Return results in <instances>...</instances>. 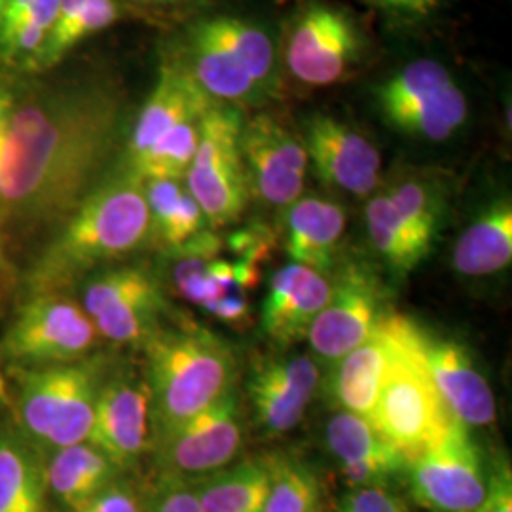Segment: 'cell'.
Instances as JSON below:
<instances>
[{
  "label": "cell",
  "instance_id": "6da1fadb",
  "mask_svg": "<svg viewBox=\"0 0 512 512\" xmlns=\"http://www.w3.org/2000/svg\"><path fill=\"white\" fill-rule=\"evenodd\" d=\"M124 101L103 80L40 84L14 95L0 160V228L19 236L57 230L109 171Z\"/></svg>",
  "mask_w": 512,
  "mask_h": 512
},
{
  "label": "cell",
  "instance_id": "7a4b0ae2",
  "mask_svg": "<svg viewBox=\"0 0 512 512\" xmlns=\"http://www.w3.org/2000/svg\"><path fill=\"white\" fill-rule=\"evenodd\" d=\"M150 238L145 183L120 167L55 230L31 268L29 291L65 293L93 270L131 255Z\"/></svg>",
  "mask_w": 512,
  "mask_h": 512
},
{
  "label": "cell",
  "instance_id": "3957f363",
  "mask_svg": "<svg viewBox=\"0 0 512 512\" xmlns=\"http://www.w3.org/2000/svg\"><path fill=\"white\" fill-rule=\"evenodd\" d=\"M145 349L150 440L236 389L238 357L228 340L198 325L160 327Z\"/></svg>",
  "mask_w": 512,
  "mask_h": 512
},
{
  "label": "cell",
  "instance_id": "277c9868",
  "mask_svg": "<svg viewBox=\"0 0 512 512\" xmlns=\"http://www.w3.org/2000/svg\"><path fill=\"white\" fill-rule=\"evenodd\" d=\"M109 374L101 355L27 368L19 384V433L42 456L88 440L97 397Z\"/></svg>",
  "mask_w": 512,
  "mask_h": 512
},
{
  "label": "cell",
  "instance_id": "5b68a950",
  "mask_svg": "<svg viewBox=\"0 0 512 512\" xmlns=\"http://www.w3.org/2000/svg\"><path fill=\"white\" fill-rule=\"evenodd\" d=\"M368 420L406 458L416 454L450 421L456 420L442 403L421 359L414 340V321L408 317L404 323L403 344L385 374Z\"/></svg>",
  "mask_w": 512,
  "mask_h": 512
},
{
  "label": "cell",
  "instance_id": "8992f818",
  "mask_svg": "<svg viewBox=\"0 0 512 512\" xmlns=\"http://www.w3.org/2000/svg\"><path fill=\"white\" fill-rule=\"evenodd\" d=\"M243 118L238 107L215 101L203 116L200 143L184 175L211 230L236 224L249 205L251 188L239 148Z\"/></svg>",
  "mask_w": 512,
  "mask_h": 512
},
{
  "label": "cell",
  "instance_id": "52a82bcc",
  "mask_svg": "<svg viewBox=\"0 0 512 512\" xmlns=\"http://www.w3.org/2000/svg\"><path fill=\"white\" fill-rule=\"evenodd\" d=\"M385 122L408 137L440 143L467 122V97L450 71L433 59H418L385 78L374 90Z\"/></svg>",
  "mask_w": 512,
  "mask_h": 512
},
{
  "label": "cell",
  "instance_id": "ba28073f",
  "mask_svg": "<svg viewBox=\"0 0 512 512\" xmlns=\"http://www.w3.org/2000/svg\"><path fill=\"white\" fill-rule=\"evenodd\" d=\"M404 475L414 501L433 512H476L488 486L480 448L459 420L406 459Z\"/></svg>",
  "mask_w": 512,
  "mask_h": 512
},
{
  "label": "cell",
  "instance_id": "9c48e42d",
  "mask_svg": "<svg viewBox=\"0 0 512 512\" xmlns=\"http://www.w3.org/2000/svg\"><path fill=\"white\" fill-rule=\"evenodd\" d=\"M101 334L80 302L65 293L31 294L2 338V355L25 368L92 355Z\"/></svg>",
  "mask_w": 512,
  "mask_h": 512
},
{
  "label": "cell",
  "instance_id": "30bf717a",
  "mask_svg": "<svg viewBox=\"0 0 512 512\" xmlns=\"http://www.w3.org/2000/svg\"><path fill=\"white\" fill-rule=\"evenodd\" d=\"M82 308L101 338L143 346L162 327L167 302L160 279L143 266L99 268L84 279Z\"/></svg>",
  "mask_w": 512,
  "mask_h": 512
},
{
  "label": "cell",
  "instance_id": "8fae6325",
  "mask_svg": "<svg viewBox=\"0 0 512 512\" xmlns=\"http://www.w3.org/2000/svg\"><path fill=\"white\" fill-rule=\"evenodd\" d=\"M365 54V37L348 10L317 2L306 6L285 38L287 71L304 86L327 88L346 80Z\"/></svg>",
  "mask_w": 512,
  "mask_h": 512
},
{
  "label": "cell",
  "instance_id": "7c38bea8",
  "mask_svg": "<svg viewBox=\"0 0 512 512\" xmlns=\"http://www.w3.org/2000/svg\"><path fill=\"white\" fill-rule=\"evenodd\" d=\"M384 281L365 264H346L330 289L329 302L315 317L308 340L315 359L338 363L366 340L387 315Z\"/></svg>",
  "mask_w": 512,
  "mask_h": 512
},
{
  "label": "cell",
  "instance_id": "4fadbf2b",
  "mask_svg": "<svg viewBox=\"0 0 512 512\" xmlns=\"http://www.w3.org/2000/svg\"><path fill=\"white\" fill-rule=\"evenodd\" d=\"M243 418L236 389L192 418L152 440L162 473L196 476L215 473L238 456Z\"/></svg>",
  "mask_w": 512,
  "mask_h": 512
},
{
  "label": "cell",
  "instance_id": "5bb4252c",
  "mask_svg": "<svg viewBox=\"0 0 512 512\" xmlns=\"http://www.w3.org/2000/svg\"><path fill=\"white\" fill-rule=\"evenodd\" d=\"M239 148L251 194L272 207H289L304 192L308 152L300 135L283 126L274 114L256 112L243 118Z\"/></svg>",
  "mask_w": 512,
  "mask_h": 512
},
{
  "label": "cell",
  "instance_id": "9a60e30c",
  "mask_svg": "<svg viewBox=\"0 0 512 512\" xmlns=\"http://www.w3.org/2000/svg\"><path fill=\"white\" fill-rule=\"evenodd\" d=\"M300 139L319 181L370 198L382 181V156L361 131L330 114H311Z\"/></svg>",
  "mask_w": 512,
  "mask_h": 512
},
{
  "label": "cell",
  "instance_id": "2e32d148",
  "mask_svg": "<svg viewBox=\"0 0 512 512\" xmlns=\"http://www.w3.org/2000/svg\"><path fill=\"white\" fill-rule=\"evenodd\" d=\"M414 340L442 403L456 420L471 427L495 421V397L467 346L414 323Z\"/></svg>",
  "mask_w": 512,
  "mask_h": 512
},
{
  "label": "cell",
  "instance_id": "e0dca14e",
  "mask_svg": "<svg viewBox=\"0 0 512 512\" xmlns=\"http://www.w3.org/2000/svg\"><path fill=\"white\" fill-rule=\"evenodd\" d=\"M319 378L321 370L310 355L258 361L247 382L256 427L270 437L293 431L310 406Z\"/></svg>",
  "mask_w": 512,
  "mask_h": 512
},
{
  "label": "cell",
  "instance_id": "ac0fdd59",
  "mask_svg": "<svg viewBox=\"0 0 512 512\" xmlns=\"http://www.w3.org/2000/svg\"><path fill=\"white\" fill-rule=\"evenodd\" d=\"M150 395L145 380L109 374L101 385L88 442L122 471L150 448Z\"/></svg>",
  "mask_w": 512,
  "mask_h": 512
},
{
  "label": "cell",
  "instance_id": "d6986e66",
  "mask_svg": "<svg viewBox=\"0 0 512 512\" xmlns=\"http://www.w3.org/2000/svg\"><path fill=\"white\" fill-rule=\"evenodd\" d=\"M406 317L387 313L372 334L330 366L329 391L340 410L370 418L385 374L401 348Z\"/></svg>",
  "mask_w": 512,
  "mask_h": 512
},
{
  "label": "cell",
  "instance_id": "ffe728a7",
  "mask_svg": "<svg viewBox=\"0 0 512 512\" xmlns=\"http://www.w3.org/2000/svg\"><path fill=\"white\" fill-rule=\"evenodd\" d=\"M213 103L215 99L209 97L183 63L177 57L169 59L162 65L156 86L131 129L122 167H133L171 129L186 120L202 118Z\"/></svg>",
  "mask_w": 512,
  "mask_h": 512
},
{
  "label": "cell",
  "instance_id": "44dd1931",
  "mask_svg": "<svg viewBox=\"0 0 512 512\" xmlns=\"http://www.w3.org/2000/svg\"><path fill=\"white\" fill-rule=\"evenodd\" d=\"M329 277L313 268L291 262L277 270L262 302L260 325L268 340L291 348L308 338L315 317L329 302Z\"/></svg>",
  "mask_w": 512,
  "mask_h": 512
},
{
  "label": "cell",
  "instance_id": "7402d4cb",
  "mask_svg": "<svg viewBox=\"0 0 512 512\" xmlns=\"http://www.w3.org/2000/svg\"><path fill=\"white\" fill-rule=\"evenodd\" d=\"M327 444L351 488L387 486L404 475L408 458L363 416L338 410L327 425Z\"/></svg>",
  "mask_w": 512,
  "mask_h": 512
},
{
  "label": "cell",
  "instance_id": "603a6c76",
  "mask_svg": "<svg viewBox=\"0 0 512 512\" xmlns=\"http://www.w3.org/2000/svg\"><path fill=\"white\" fill-rule=\"evenodd\" d=\"M177 59L215 101L238 109H258L272 99L234 55L207 37L194 23L184 35Z\"/></svg>",
  "mask_w": 512,
  "mask_h": 512
},
{
  "label": "cell",
  "instance_id": "cb8c5ba5",
  "mask_svg": "<svg viewBox=\"0 0 512 512\" xmlns=\"http://www.w3.org/2000/svg\"><path fill=\"white\" fill-rule=\"evenodd\" d=\"M346 211L321 196H300L287 207L283 220L285 251L296 264L327 274L346 234Z\"/></svg>",
  "mask_w": 512,
  "mask_h": 512
},
{
  "label": "cell",
  "instance_id": "d4e9b609",
  "mask_svg": "<svg viewBox=\"0 0 512 512\" xmlns=\"http://www.w3.org/2000/svg\"><path fill=\"white\" fill-rule=\"evenodd\" d=\"M512 262V203L509 196L486 205L461 232L452 266L463 277H488Z\"/></svg>",
  "mask_w": 512,
  "mask_h": 512
},
{
  "label": "cell",
  "instance_id": "484cf974",
  "mask_svg": "<svg viewBox=\"0 0 512 512\" xmlns=\"http://www.w3.org/2000/svg\"><path fill=\"white\" fill-rule=\"evenodd\" d=\"M44 469L52 499L69 512L78 511L120 476V469L88 440L44 456Z\"/></svg>",
  "mask_w": 512,
  "mask_h": 512
},
{
  "label": "cell",
  "instance_id": "4316f807",
  "mask_svg": "<svg viewBox=\"0 0 512 512\" xmlns=\"http://www.w3.org/2000/svg\"><path fill=\"white\" fill-rule=\"evenodd\" d=\"M194 25L234 55L255 78L256 84L272 99L279 95V50L275 46L274 37L264 27H260L255 21L232 14L205 16L194 21Z\"/></svg>",
  "mask_w": 512,
  "mask_h": 512
},
{
  "label": "cell",
  "instance_id": "83f0119b",
  "mask_svg": "<svg viewBox=\"0 0 512 512\" xmlns=\"http://www.w3.org/2000/svg\"><path fill=\"white\" fill-rule=\"evenodd\" d=\"M0 512H54L44 456L8 429H0Z\"/></svg>",
  "mask_w": 512,
  "mask_h": 512
},
{
  "label": "cell",
  "instance_id": "f1b7e54d",
  "mask_svg": "<svg viewBox=\"0 0 512 512\" xmlns=\"http://www.w3.org/2000/svg\"><path fill=\"white\" fill-rule=\"evenodd\" d=\"M382 190L412 238L427 255H431L444 224V186L427 173L408 171L393 175Z\"/></svg>",
  "mask_w": 512,
  "mask_h": 512
},
{
  "label": "cell",
  "instance_id": "f546056e",
  "mask_svg": "<svg viewBox=\"0 0 512 512\" xmlns=\"http://www.w3.org/2000/svg\"><path fill=\"white\" fill-rule=\"evenodd\" d=\"M118 0H61L54 25L29 69L48 71L65 55L120 19Z\"/></svg>",
  "mask_w": 512,
  "mask_h": 512
},
{
  "label": "cell",
  "instance_id": "4dcf8cb0",
  "mask_svg": "<svg viewBox=\"0 0 512 512\" xmlns=\"http://www.w3.org/2000/svg\"><path fill=\"white\" fill-rule=\"evenodd\" d=\"M196 488L202 512H262L270 488L268 458L245 459L196 476Z\"/></svg>",
  "mask_w": 512,
  "mask_h": 512
},
{
  "label": "cell",
  "instance_id": "1f68e13d",
  "mask_svg": "<svg viewBox=\"0 0 512 512\" xmlns=\"http://www.w3.org/2000/svg\"><path fill=\"white\" fill-rule=\"evenodd\" d=\"M143 183L152 236L164 245L167 253L177 251L209 228L202 207L181 181L147 179Z\"/></svg>",
  "mask_w": 512,
  "mask_h": 512
},
{
  "label": "cell",
  "instance_id": "d6a6232c",
  "mask_svg": "<svg viewBox=\"0 0 512 512\" xmlns=\"http://www.w3.org/2000/svg\"><path fill=\"white\" fill-rule=\"evenodd\" d=\"M365 220L372 249L393 274L408 275L429 256L406 230L382 188L366 203Z\"/></svg>",
  "mask_w": 512,
  "mask_h": 512
},
{
  "label": "cell",
  "instance_id": "836d02e7",
  "mask_svg": "<svg viewBox=\"0 0 512 512\" xmlns=\"http://www.w3.org/2000/svg\"><path fill=\"white\" fill-rule=\"evenodd\" d=\"M203 116L186 120L181 126L171 129L137 164L129 167L128 171L141 177L143 181L147 179L183 181L200 143Z\"/></svg>",
  "mask_w": 512,
  "mask_h": 512
},
{
  "label": "cell",
  "instance_id": "e575fe53",
  "mask_svg": "<svg viewBox=\"0 0 512 512\" xmlns=\"http://www.w3.org/2000/svg\"><path fill=\"white\" fill-rule=\"evenodd\" d=\"M270 488L262 512H319L321 484L310 467L285 458H268Z\"/></svg>",
  "mask_w": 512,
  "mask_h": 512
},
{
  "label": "cell",
  "instance_id": "d590c367",
  "mask_svg": "<svg viewBox=\"0 0 512 512\" xmlns=\"http://www.w3.org/2000/svg\"><path fill=\"white\" fill-rule=\"evenodd\" d=\"M145 512H202L196 478L162 473L145 503Z\"/></svg>",
  "mask_w": 512,
  "mask_h": 512
},
{
  "label": "cell",
  "instance_id": "8d00e7d4",
  "mask_svg": "<svg viewBox=\"0 0 512 512\" xmlns=\"http://www.w3.org/2000/svg\"><path fill=\"white\" fill-rule=\"evenodd\" d=\"M336 512H408L403 497L387 490V486L351 488L336 507Z\"/></svg>",
  "mask_w": 512,
  "mask_h": 512
},
{
  "label": "cell",
  "instance_id": "74e56055",
  "mask_svg": "<svg viewBox=\"0 0 512 512\" xmlns=\"http://www.w3.org/2000/svg\"><path fill=\"white\" fill-rule=\"evenodd\" d=\"M74 512H145V503L133 484L114 478L107 488Z\"/></svg>",
  "mask_w": 512,
  "mask_h": 512
},
{
  "label": "cell",
  "instance_id": "f35d334b",
  "mask_svg": "<svg viewBox=\"0 0 512 512\" xmlns=\"http://www.w3.org/2000/svg\"><path fill=\"white\" fill-rule=\"evenodd\" d=\"M476 512H512V471L507 459L495 461L486 494Z\"/></svg>",
  "mask_w": 512,
  "mask_h": 512
},
{
  "label": "cell",
  "instance_id": "ab89813d",
  "mask_svg": "<svg viewBox=\"0 0 512 512\" xmlns=\"http://www.w3.org/2000/svg\"><path fill=\"white\" fill-rule=\"evenodd\" d=\"M372 8L399 21H420L431 18L442 0H365Z\"/></svg>",
  "mask_w": 512,
  "mask_h": 512
},
{
  "label": "cell",
  "instance_id": "60d3db41",
  "mask_svg": "<svg viewBox=\"0 0 512 512\" xmlns=\"http://www.w3.org/2000/svg\"><path fill=\"white\" fill-rule=\"evenodd\" d=\"M203 310L211 313L213 317H217L222 323L241 325L249 319V313H251L249 294H228L217 302L205 306Z\"/></svg>",
  "mask_w": 512,
  "mask_h": 512
},
{
  "label": "cell",
  "instance_id": "b9f144b4",
  "mask_svg": "<svg viewBox=\"0 0 512 512\" xmlns=\"http://www.w3.org/2000/svg\"><path fill=\"white\" fill-rule=\"evenodd\" d=\"M12 110H14V93L8 92L6 88H0V160L8 141Z\"/></svg>",
  "mask_w": 512,
  "mask_h": 512
},
{
  "label": "cell",
  "instance_id": "7bdbcfd3",
  "mask_svg": "<svg viewBox=\"0 0 512 512\" xmlns=\"http://www.w3.org/2000/svg\"><path fill=\"white\" fill-rule=\"evenodd\" d=\"M131 4H139V6H177L184 4L190 0H128Z\"/></svg>",
  "mask_w": 512,
  "mask_h": 512
},
{
  "label": "cell",
  "instance_id": "ee69618b",
  "mask_svg": "<svg viewBox=\"0 0 512 512\" xmlns=\"http://www.w3.org/2000/svg\"><path fill=\"white\" fill-rule=\"evenodd\" d=\"M6 279V258H4V249H2V239H0V291Z\"/></svg>",
  "mask_w": 512,
  "mask_h": 512
},
{
  "label": "cell",
  "instance_id": "f6af8a7d",
  "mask_svg": "<svg viewBox=\"0 0 512 512\" xmlns=\"http://www.w3.org/2000/svg\"><path fill=\"white\" fill-rule=\"evenodd\" d=\"M8 0H0V23H2V14H4V6Z\"/></svg>",
  "mask_w": 512,
  "mask_h": 512
}]
</instances>
